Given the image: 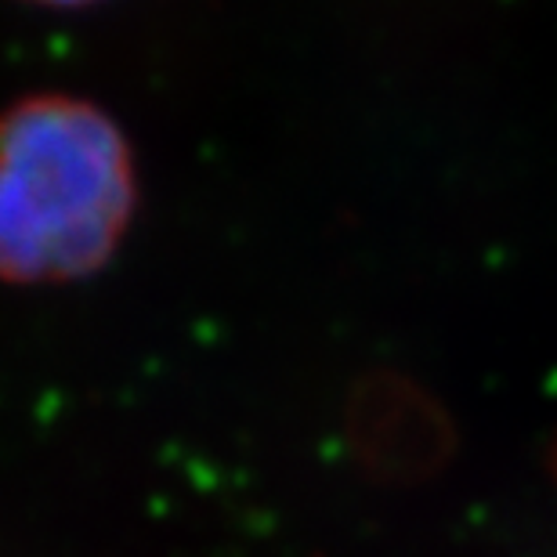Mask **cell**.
Here are the masks:
<instances>
[{
    "label": "cell",
    "instance_id": "cell-2",
    "mask_svg": "<svg viewBox=\"0 0 557 557\" xmlns=\"http://www.w3.org/2000/svg\"><path fill=\"white\" fill-rule=\"evenodd\" d=\"M15 4L40 8V11H84V8L106 4V0H15Z\"/></svg>",
    "mask_w": 557,
    "mask_h": 557
},
{
    "label": "cell",
    "instance_id": "cell-1",
    "mask_svg": "<svg viewBox=\"0 0 557 557\" xmlns=\"http://www.w3.org/2000/svg\"><path fill=\"white\" fill-rule=\"evenodd\" d=\"M138 160L116 116L37 91L0 109V283L65 286L106 269L138 214Z\"/></svg>",
    "mask_w": 557,
    "mask_h": 557
}]
</instances>
